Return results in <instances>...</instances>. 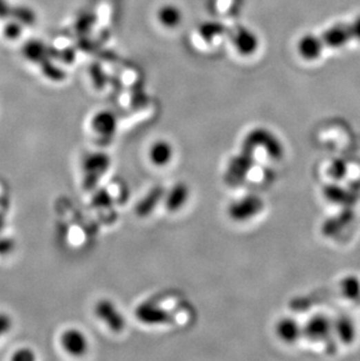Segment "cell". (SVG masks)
<instances>
[{"label": "cell", "instance_id": "4fadbf2b", "mask_svg": "<svg viewBox=\"0 0 360 361\" xmlns=\"http://www.w3.org/2000/svg\"><path fill=\"white\" fill-rule=\"evenodd\" d=\"M191 197V190L188 184L184 182L174 184L169 191H166L164 197L165 208L170 213H177L180 209L184 208Z\"/></svg>", "mask_w": 360, "mask_h": 361}, {"label": "cell", "instance_id": "277c9868", "mask_svg": "<svg viewBox=\"0 0 360 361\" xmlns=\"http://www.w3.org/2000/svg\"><path fill=\"white\" fill-rule=\"evenodd\" d=\"M230 47L242 59L255 57L261 48V39L253 28L238 26L230 35Z\"/></svg>", "mask_w": 360, "mask_h": 361}, {"label": "cell", "instance_id": "d4e9b609", "mask_svg": "<svg viewBox=\"0 0 360 361\" xmlns=\"http://www.w3.org/2000/svg\"><path fill=\"white\" fill-rule=\"evenodd\" d=\"M345 172H346V166H345V164L341 160H337L336 163L331 165V175L334 179L343 178L345 175Z\"/></svg>", "mask_w": 360, "mask_h": 361}, {"label": "cell", "instance_id": "9a60e30c", "mask_svg": "<svg viewBox=\"0 0 360 361\" xmlns=\"http://www.w3.org/2000/svg\"><path fill=\"white\" fill-rule=\"evenodd\" d=\"M173 157H174V148L169 141L158 139L150 145L148 158L150 163L156 168L168 166L170 163H172Z\"/></svg>", "mask_w": 360, "mask_h": 361}, {"label": "cell", "instance_id": "3957f363", "mask_svg": "<svg viewBox=\"0 0 360 361\" xmlns=\"http://www.w3.org/2000/svg\"><path fill=\"white\" fill-rule=\"evenodd\" d=\"M265 209V202L257 194H246L241 198L230 202L227 214L230 220L238 224H243L253 220Z\"/></svg>", "mask_w": 360, "mask_h": 361}, {"label": "cell", "instance_id": "d6986e66", "mask_svg": "<svg viewBox=\"0 0 360 361\" xmlns=\"http://www.w3.org/2000/svg\"><path fill=\"white\" fill-rule=\"evenodd\" d=\"M339 290L345 300H351V302L360 300V278L353 276V275L345 276L341 281Z\"/></svg>", "mask_w": 360, "mask_h": 361}, {"label": "cell", "instance_id": "30bf717a", "mask_svg": "<svg viewBox=\"0 0 360 361\" xmlns=\"http://www.w3.org/2000/svg\"><path fill=\"white\" fill-rule=\"evenodd\" d=\"M326 46L321 35L314 33H304L296 41V53L303 61H317L322 57Z\"/></svg>", "mask_w": 360, "mask_h": 361}, {"label": "cell", "instance_id": "6da1fadb", "mask_svg": "<svg viewBox=\"0 0 360 361\" xmlns=\"http://www.w3.org/2000/svg\"><path fill=\"white\" fill-rule=\"evenodd\" d=\"M112 168V158L108 153H87L82 160V185L85 190L97 188L101 180Z\"/></svg>", "mask_w": 360, "mask_h": 361}, {"label": "cell", "instance_id": "ffe728a7", "mask_svg": "<svg viewBox=\"0 0 360 361\" xmlns=\"http://www.w3.org/2000/svg\"><path fill=\"white\" fill-rule=\"evenodd\" d=\"M46 46L41 41H28L23 47V54L30 61L40 64L46 57Z\"/></svg>", "mask_w": 360, "mask_h": 361}, {"label": "cell", "instance_id": "83f0119b", "mask_svg": "<svg viewBox=\"0 0 360 361\" xmlns=\"http://www.w3.org/2000/svg\"><path fill=\"white\" fill-rule=\"evenodd\" d=\"M12 8H10L8 1L6 0H0V18H5L8 14H11Z\"/></svg>", "mask_w": 360, "mask_h": 361}, {"label": "cell", "instance_id": "2e32d148", "mask_svg": "<svg viewBox=\"0 0 360 361\" xmlns=\"http://www.w3.org/2000/svg\"><path fill=\"white\" fill-rule=\"evenodd\" d=\"M277 338L284 344H295L303 335V325L292 317H283L275 325Z\"/></svg>", "mask_w": 360, "mask_h": 361}, {"label": "cell", "instance_id": "484cf974", "mask_svg": "<svg viewBox=\"0 0 360 361\" xmlns=\"http://www.w3.org/2000/svg\"><path fill=\"white\" fill-rule=\"evenodd\" d=\"M350 25L352 30L353 41L360 42V14H358L352 21H350Z\"/></svg>", "mask_w": 360, "mask_h": 361}, {"label": "cell", "instance_id": "7402d4cb", "mask_svg": "<svg viewBox=\"0 0 360 361\" xmlns=\"http://www.w3.org/2000/svg\"><path fill=\"white\" fill-rule=\"evenodd\" d=\"M35 359V352L30 347H19L11 355V360L13 361H34Z\"/></svg>", "mask_w": 360, "mask_h": 361}, {"label": "cell", "instance_id": "603a6c76", "mask_svg": "<svg viewBox=\"0 0 360 361\" xmlns=\"http://www.w3.org/2000/svg\"><path fill=\"white\" fill-rule=\"evenodd\" d=\"M23 23H20L17 20H13L12 23H8L4 28V33L8 39L11 40H16L19 38L21 33H23Z\"/></svg>", "mask_w": 360, "mask_h": 361}, {"label": "cell", "instance_id": "cb8c5ba5", "mask_svg": "<svg viewBox=\"0 0 360 361\" xmlns=\"http://www.w3.org/2000/svg\"><path fill=\"white\" fill-rule=\"evenodd\" d=\"M92 204L96 207H108V206L112 205V199L107 191H99V192H96L92 198Z\"/></svg>", "mask_w": 360, "mask_h": 361}, {"label": "cell", "instance_id": "5b68a950", "mask_svg": "<svg viewBox=\"0 0 360 361\" xmlns=\"http://www.w3.org/2000/svg\"><path fill=\"white\" fill-rule=\"evenodd\" d=\"M94 313L97 320H100L109 330L116 333H121L127 326V320L121 310L112 300L108 298L96 302Z\"/></svg>", "mask_w": 360, "mask_h": 361}, {"label": "cell", "instance_id": "ba28073f", "mask_svg": "<svg viewBox=\"0 0 360 361\" xmlns=\"http://www.w3.org/2000/svg\"><path fill=\"white\" fill-rule=\"evenodd\" d=\"M154 20L165 31H176L184 23L185 13L179 5L166 1L156 8Z\"/></svg>", "mask_w": 360, "mask_h": 361}, {"label": "cell", "instance_id": "7c38bea8", "mask_svg": "<svg viewBox=\"0 0 360 361\" xmlns=\"http://www.w3.org/2000/svg\"><path fill=\"white\" fill-rule=\"evenodd\" d=\"M334 331V322L330 320L329 317L324 315H316L308 320L306 325H303V335L308 339L318 342L323 340L331 335Z\"/></svg>", "mask_w": 360, "mask_h": 361}, {"label": "cell", "instance_id": "e0dca14e", "mask_svg": "<svg viewBox=\"0 0 360 361\" xmlns=\"http://www.w3.org/2000/svg\"><path fill=\"white\" fill-rule=\"evenodd\" d=\"M165 193H166V190L161 186H154L152 190H150L146 197H143L134 207V212L138 217H146L154 213V211L157 208L158 205L161 202H164Z\"/></svg>", "mask_w": 360, "mask_h": 361}, {"label": "cell", "instance_id": "ac0fdd59", "mask_svg": "<svg viewBox=\"0 0 360 361\" xmlns=\"http://www.w3.org/2000/svg\"><path fill=\"white\" fill-rule=\"evenodd\" d=\"M334 331L337 332L338 338L346 345L352 344L353 340L356 339V326L352 320L344 315L334 322Z\"/></svg>", "mask_w": 360, "mask_h": 361}, {"label": "cell", "instance_id": "8992f818", "mask_svg": "<svg viewBox=\"0 0 360 361\" xmlns=\"http://www.w3.org/2000/svg\"><path fill=\"white\" fill-rule=\"evenodd\" d=\"M254 166L253 151L242 148V151L230 160L226 170V182L228 185L238 186L245 180Z\"/></svg>", "mask_w": 360, "mask_h": 361}, {"label": "cell", "instance_id": "8fae6325", "mask_svg": "<svg viewBox=\"0 0 360 361\" xmlns=\"http://www.w3.org/2000/svg\"><path fill=\"white\" fill-rule=\"evenodd\" d=\"M90 129L96 136L103 139H110L119 129V118L115 113L109 109L97 111L90 119Z\"/></svg>", "mask_w": 360, "mask_h": 361}, {"label": "cell", "instance_id": "52a82bcc", "mask_svg": "<svg viewBox=\"0 0 360 361\" xmlns=\"http://www.w3.org/2000/svg\"><path fill=\"white\" fill-rule=\"evenodd\" d=\"M59 344L62 350L72 357H83L89 350L88 335L77 327H68L62 331L59 337Z\"/></svg>", "mask_w": 360, "mask_h": 361}, {"label": "cell", "instance_id": "44dd1931", "mask_svg": "<svg viewBox=\"0 0 360 361\" xmlns=\"http://www.w3.org/2000/svg\"><path fill=\"white\" fill-rule=\"evenodd\" d=\"M12 12H14V17H16L17 21L23 23V26H28L34 23L37 17H35L34 12L32 11L31 8H12Z\"/></svg>", "mask_w": 360, "mask_h": 361}, {"label": "cell", "instance_id": "5bb4252c", "mask_svg": "<svg viewBox=\"0 0 360 361\" xmlns=\"http://www.w3.org/2000/svg\"><path fill=\"white\" fill-rule=\"evenodd\" d=\"M134 315L146 325H163L171 322V315L164 309L151 303H142L134 310Z\"/></svg>", "mask_w": 360, "mask_h": 361}, {"label": "cell", "instance_id": "4316f807", "mask_svg": "<svg viewBox=\"0 0 360 361\" xmlns=\"http://www.w3.org/2000/svg\"><path fill=\"white\" fill-rule=\"evenodd\" d=\"M11 327V320L6 315H0V337L6 335Z\"/></svg>", "mask_w": 360, "mask_h": 361}, {"label": "cell", "instance_id": "9c48e42d", "mask_svg": "<svg viewBox=\"0 0 360 361\" xmlns=\"http://www.w3.org/2000/svg\"><path fill=\"white\" fill-rule=\"evenodd\" d=\"M321 35L326 48L341 50L353 41L352 30L350 23H339L328 27Z\"/></svg>", "mask_w": 360, "mask_h": 361}, {"label": "cell", "instance_id": "7a4b0ae2", "mask_svg": "<svg viewBox=\"0 0 360 361\" xmlns=\"http://www.w3.org/2000/svg\"><path fill=\"white\" fill-rule=\"evenodd\" d=\"M242 148H249L252 151L254 148H261L265 150L269 158L274 160L282 159L284 156V145L280 138L263 126H257L250 130L243 139Z\"/></svg>", "mask_w": 360, "mask_h": 361}]
</instances>
